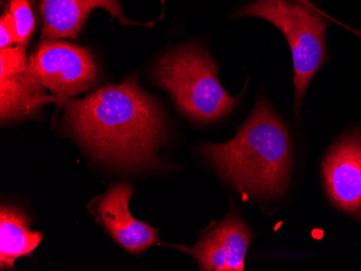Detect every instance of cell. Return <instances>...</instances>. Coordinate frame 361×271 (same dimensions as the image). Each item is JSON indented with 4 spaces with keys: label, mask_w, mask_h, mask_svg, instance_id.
<instances>
[{
    "label": "cell",
    "mask_w": 361,
    "mask_h": 271,
    "mask_svg": "<svg viewBox=\"0 0 361 271\" xmlns=\"http://www.w3.org/2000/svg\"><path fill=\"white\" fill-rule=\"evenodd\" d=\"M62 104L65 122L97 157L135 167L155 160L164 118L157 103L135 78Z\"/></svg>",
    "instance_id": "cell-1"
},
{
    "label": "cell",
    "mask_w": 361,
    "mask_h": 271,
    "mask_svg": "<svg viewBox=\"0 0 361 271\" xmlns=\"http://www.w3.org/2000/svg\"><path fill=\"white\" fill-rule=\"evenodd\" d=\"M202 149L219 173L241 193L274 196L287 183L291 169L289 133L264 99L257 101L234 139Z\"/></svg>",
    "instance_id": "cell-2"
},
{
    "label": "cell",
    "mask_w": 361,
    "mask_h": 271,
    "mask_svg": "<svg viewBox=\"0 0 361 271\" xmlns=\"http://www.w3.org/2000/svg\"><path fill=\"white\" fill-rule=\"evenodd\" d=\"M155 78L173 96L178 111L198 122L223 118L240 99L223 89L216 63L195 44L180 46L162 56L156 64Z\"/></svg>",
    "instance_id": "cell-3"
},
{
    "label": "cell",
    "mask_w": 361,
    "mask_h": 271,
    "mask_svg": "<svg viewBox=\"0 0 361 271\" xmlns=\"http://www.w3.org/2000/svg\"><path fill=\"white\" fill-rule=\"evenodd\" d=\"M235 17L271 22L285 36L293 58L294 111L298 116L312 79L328 58V24L308 0H255Z\"/></svg>",
    "instance_id": "cell-4"
},
{
    "label": "cell",
    "mask_w": 361,
    "mask_h": 271,
    "mask_svg": "<svg viewBox=\"0 0 361 271\" xmlns=\"http://www.w3.org/2000/svg\"><path fill=\"white\" fill-rule=\"evenodd\" d=\"M28 60L32 75L60 104L88 90L99 77L91 52L68 42L42 40Z\"/></svg>",
    "instance_id": "cell-5"
},
{
    "label": "cell",
    "mask_w": 361,
    "mask_h": 271,
    "mask_svg": "<svg viewBox=\"0 0 361 271\" xmlns=\"http://www.w3.org/2000/svg\"><path fill=\"white\" fill-rule=\"evenodd\" d=\"M26 44L0 51V118L18 120L30 116L44 104L58 102L44 92V86L32 75L26 58Z\"/></svg>",
    "instance_id": "cell-6"
},
{
    "label": "cell",
    "mask_w": 361,
    "mask_h": 271,
    "mask_svg": "<svg viewBox=\"0 0 361 271\" xmlns=\"http://www.w3.org/2000/svg\"><path fill=\"white\" fill-rule=\"evenodd\" d=\"M326 190L334 206L361 218V134L343 137L326 155L324 167Z\"/></svg>",
    "instance_id": "cell-7"
},
{
    "label": "cell",
    "mask_w": 361,
    "mask_h": 271,
    "mask_svg": "<svg viewBox=\"0 0 361 271\" xmlns=\"http://www.w3.org/2000/svg\"><path fill=\"white\" fill-rule=\"evenodd\" d=\"M251 232L238 216L229 215L209 228L194 246H176L196 258L202 270L243 271Z\"/></svg>",
    "instance_id": "cell-8"
},
{
    "label": "cell",
    "mask_w": 361,
    "mask_h": 271,
    "mask_svg": "<svg viewBox=\"0 0 361 271\" xmlns=\"http://www.w3.org/2000/svg\"><path fill=\"white\" fill-rule=\"evenodd\" d=\"M131 195L133 188L128 184L113 186L99 202L97 213L103 226L121 246L131 253H141L155 244L157 232L130 214Z\"/></svg>",
    "instance_id": "cell-9"
},
{
    "label": "cell",
    "mask_w": 361,
    "mask_h": 271,
    "mask_svg": "<svg viewBox=\"0 0 361 271\" xmlns=\"http://www.w3.org/2000/svg\"><path fill=\"white\" fill-rule=\"evenodd\" d=\"M94 8H104L123 25L135 24L126 19L119 0H42V40L78 37L89 12Z\"/></svg>",
    "instance_id": "cell-10"
},
{
    "label": "cell",
    "mask_w": 361,
    "mask_h": 271,
    "mask_svg": "<svg viewBox=\"0 0 361 271\" xmlns=\"http://www.w3.org/2000/svg\"><path fill=\"white\" fill-rule=\"evenodd\" d=\"M42 240V234L30 229L27 218L21 211L1 206L0 268H13L16 258L32 254Z\"/></svg>",
    "instance_id": "cell-11"
},
{
    "label": "cell",
    "mask_w": 361,
    "mask_h": 271,
    "mask_svg": "<svg viewBox=\"0 0 361 271\" xmlns=\"http://www.w3.org/2000/svg\"><path fill=\"white\" fill-rule=\"evenodd\" d=\"M7 11L11 13L16 24L18 44H26L35 30V17L30 0H9Z\"/></svg>",
    "instance_id": "cell-12"
},
{
    "label": "cell",
    "mask_w": 361,
    "mask_h": 271,
    "mask_svg": "<svg viewBox=\"0 0 361 271\" xmlns=\"http://www.w3.org/2000/svg\"><path fill=\"white\" fill-rule=\"evenodd\" d=\"M14 44H18L16 24L11 13L6 10L0 19V46L1 49H6Z\"/></svg>",
    "instance_id": "cell-13"
},
{
    "label": "cell",
    "mask_w": 361,
    "mask_h": 271,
    "mask_svg": "<svg viewBox=\"0 0 361 271\" xmlns=\"http://www.w3.org/2000/svg\"><path fill=\"white\" fill-rule=\"evenodd\" d=\"M352 30L353 33L356 34L357 36H359V37L361 38V33L360 32H357V30Z\"/></svg>",
    "instance_id": "cell-14"
}]
</instances>
